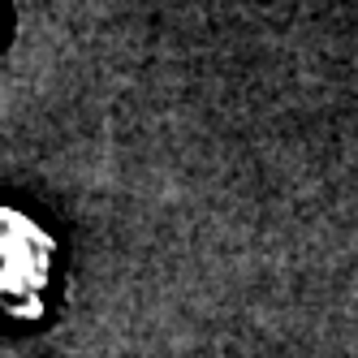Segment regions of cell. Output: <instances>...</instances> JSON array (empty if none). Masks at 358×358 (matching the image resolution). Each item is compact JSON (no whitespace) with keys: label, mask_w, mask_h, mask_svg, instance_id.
<instances>
[{"label":"cell","mask_w":358,"mask_h":358,"mask_svg":"<svg viewBox=\"0 0 358 358\" xmlns=\"http://www.w3.org/2000/svg\"><path fill=\"white\" fill-rule=\"evenodd\" d=\"M57 272V242L31 216L0 203V315L39 320Z\"/></svg>","instance_id":"6da1fadb"},{"label":"cell","mask_w":358,"mask_h":358,"mask_svg":"<svg viewBox=\"0 0 358 358\" xmlns=\"http://www.w3.org/2000/svg\"><path fill=\"white\" fill-rule=\"evenodd\" d=\"M0 31H5V13H0Z\"/></svg>","instance_id":"7a4b0ae2"}]
</instances>
